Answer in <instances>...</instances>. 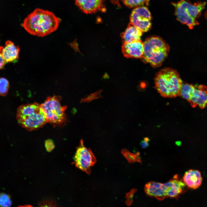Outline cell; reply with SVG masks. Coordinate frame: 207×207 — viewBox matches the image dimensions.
Returning <instances> with one entry per match:
<instances>
[{"instance_id": "6da1fadb", "label": "cell", "mask_w": 207, "mask_h": 207, "mask_svg": "<svg viewBox=\"0 0 207 207\" xmlns=\"http://www.w3.org/2000/svg\"><path fill=\"white\" fill-rule=\"evenodd\" d=\"M61 21L52 12L37 8L25 18L21 25L30 34L43 37L56 30Z\"/></svg>"}, {"instance_id": "7a4b0ae2", "label": "cell", "mask_w": 207, "mask_h": 207, "mask_svg": "<svg viewBox=\"0 0 207 207\" xmlns=\"http://www.w3.org/2000/svg\"><path fill=\"white\" fill-rule=\"evenodd\" d=\"M154 82L155 88L162 96L172 98L180 96L183 83L175 70L168 68L161 69L156 74Z\"/></svg>"}, {"instance_id": "3957f363", "label": "cell", "mask_w": 207, "mask_h": 207, "mask_svg": "<svg viewBox=\"0 0 207 207\" xmlns=\"http://www.w3.org/2000/svg\"><path fill=\"white\" fill-rule=\"evenodd\" d=\"M16 118L19 124L28 131L41 128L47 122L40 104L37 102L19 106Z\"/></svg>"}, {"instance_id": "277c9868", "label": "cell", "mask_w": 207, "mask_h": 207, "mask_svg": "<svg viewBox=\"0 0 207 207\" xmlns=\"http://www.w3.org/2000/svg\"><path fill=\"white\" fill-rule=\"evenodd\" d=\"M172 4L175 8L177 20L191 29L199 24L196 19L200 16L206 2L200 1L192 4L189 0H181Z\"/></svg>"}, {"instance_id": "5b68a950", "label": "cell", "mask_w": 207, "mask_h": 207, "mask_svg": "<svg viewBox=\"0 0 207 207\" xmlns=\"http://www.w3.org/2000/svg\"><path fill=\"white\" fill-rule=\"evenodd\" d=\"M143 61L154 67L161 66L167 56L169 46L161 38L152 37L147 38L143 43Z\"/></svg>"}, {"instance_id": "8992f818", "label": "cell", "mask_w": 207, "mask_h": 207, "mask_svg": "<svg viewBox=\"0 0 207 207\" xmlns=\"http://www.w3.org/2000/svg\"><path fill=\"white\" fill-rule=\"evenodd\" d=\"M61 99L59 96L49 97L40 104L47 122L54 126L62 125L67 121L65 112L67 106L61 105Z\"/></svg>"}, {"instance_id": "52a82bcc", "label": "cell", "mask_w": 207, "mask_h": 207, "mask_svg": "<svg viewBox=\"0 0 207 207\" xmlns=\"http://www.w3.org/2000/svg\"><path fill=\"white\" fill-rule=\"evenodd\" d=\"M181 189L179 180L175 178L165 183L154 181L149 182L145 185V193L148 195L158 199L166 197L174 198L178 196Z\"/></svg>"}, {"instance_id": "ba28073f", "label": "cell", "mask_w": 207, "mask_h": 207, "mask_svg": "<svg viewBox=\"0 0 207 207\" xmlns=\"http://www.w3.org/2000/svg\"><path fill=\"white\" fill-rule=\"evenodd\" d=\"M84 143L81 139L74 157V163L77 168L89 175L91 167L95 164L96 160L91 150L87 148Z\"/></svg>"}, {"instance_id": "9c48e42d", "label": "cell", "mask_w": 207, "mask_h": 207, "mask_svg": "<svg viewBox=\"0 0 207 207\" xmlns=\"http://www.w3.org/2000/svg\"><path fill=\"white\" fill-rule=\"evenodd\" d=\"M151 14L146 7H135L132 11L130 17V23L143 32L148 31L152 26Z\"/></svg>"}, {"instance_id": "30bf717a", "label": "cell", "mask_w": 207, "mask_h": 207, "mask_svg": "<svg viewBox=\"0 0 207 207\" xmlns=\"http://www.w3.org/2000/svg\"><path fill=\"white\" fill-rule=\"evenodd\" d=\"M193 108L197 106L203 109L207 106V86L203 85H194V89L189 101Z\"/></svg>"}, {"instance_id": "8fae6325", "label": "cell", "mask_w": 207, "mask_h": 207, "mask_svg": "<svg viewBox=\"0 0 207 207\" xmlns=\"http://www.w3.org/2000/svg\"><path fill=\"white\" fill-rule=\"evenodd\" d=\"M144 49L143 43L141 40L132 43H124L122 47L124 55L129 58H142Z\"/></svg>"}, {"instance_id": "7c38bea8", "label": "cell", "mask_w": 207, "mask_h": 207, "mask_svg": "<svg viewBox=\"0 0 207 207\" xmlns=\"http://www.w3.org/2000/svg\"><path fill=\"white\" fill-rule=\"evenodd\" d=\"M104 0H75L76 5L84 13L91 14L101 10Z\"/></svg>"}, {"instance_id": "4fadbf2b", "label": "cell", "mask_w": 207, "mask_h": 207, "mask_svg": "<svg viewBox=\"0 0 207 207\" xmlns=\"http://www.w3.org/2000/svg\"><path fill=\"white\" fill-rule=\"evenodd\" d=\"M183 179L186 186L193 189L199 188L202 184V181L200 172L197 170L192 169L186 171Z\"/></svg>"}, {"instance_id": "5bb4252c", "label": "cell", "mask_w": 207, "mask_h": 207, "mask_svg": "<svg viewBox=\"0 0 207 207\" xmlns=\"http://www.w3.org/2000/svg\"><path fill=\"white\" fill-rule=\"evenodd\" d=\"M20 51L18 46H16L10 41H7L2 51V55L6 63L18 60Z\"/></svg>"}, {"instance_id": "9a60e30c", "label": "cell", "mask_w": 207, "mask_h": 207, "mask_svg": "<svg viewBox=\"0 0 207 207\" xmlns=\"http://www.w3.org/2000/svg\"><path fill=\"white\" fill-rule=\"evenodd\" d=\"M142 33V31L130 23L125 31L121 34L123 43L140 40Z\"/></svg>"}, {"instance_id": "2e32d148", "label": "cell", "mask_w": 207, "mask_h": 207, "mask_svg": "<svg viewBox=\"0 0 207 207\" xmlns=\"http://www.w3.org/2000/svg\"><path fill=\"white\" fill-rule=\"evenodd\" d=\"M194 89V86L192 85L183 83L181 88L180 96H181L189 102Z\"/></svg>"}, {"instance_id": "e0dca14e", "label": "cell", "mask_w": 207, "mask_h": 207, "mask_svg": "<svg viewBox=\"0 0 207 207\" xmlns=\"http://www.w3.org/2000/svg\"><path fill=\"white\" fill-rule=\"evenodd\" d=\"M149 0H122L124 4L129 8L137 7L148 4Z\"/></svg>"}, {"instance_id": "ac0fdd59", "label": "cell", "mask_w": 207, "mask_h": 207, "mask_svg": "<svg viewBox=\"0 0 207 207\" xmlns=\"http://www.w3.org/2000/svg\"><path fill=\"white\" fill-rule=\"evenodd\" d=\"M9 83L5 78H0V95L5 96L7 94L9 88Z\"/></svg>"}, {"instance_id": "d6986e66", "label": "cell", "mask_w": 207, "mask_h": 207, "mask_svg": "<svg viewBox=\"0 0 207 207\" xmlns=\"http://www.w3.org/2000/svg\"><path fill=\"white\" fill-rule=\"evenodd\" d=\"M12 202L9 195L5 193H0V206L10 207Z\"/></svg>"}, {"instance_id": "ffe728a7", "label": "cell", "mask_w": 207, "mask_h": 207, "mask_svg": "<svg viewBox=\"0 0 207 207\" xmlns=\"http://www.w3.org/2000/svg\"><path fill=\"white\" fill-rule=\"evenodd\" d=\"M101 91L100 90L91 94L87 97L82 99L80 102H90L94 99L102 97V96L101 95Z\"/></svg>"}, {"instance_id": "44dd1931", "label": "cell", "mask_w": 207, "mask_h": 207, "mask_svg": "<svg viewBox=\"0 0 207 207\" xmlns=\"http://www.w3.org/2000/svg\"><path fill=\"white\" fill-rule=\"evenodd\" d=\"M39 206H56V202L51 199L43 200L39 203Z\"/></svg>"}, {"instance_id": "7402d4cb", "label": "cell", "mask_w": 207, "mask_h": 207, "mask_svg": "<svg viewBox=\"0 0 207 207\" xmlns=\"http://www.w3.org/2000/svg\"><path fill=\"white\" fill-rule=\"evenodd\" d=\"M45 146L47 151L48 152H51L55 147L53 141L50 139H48L45 141Z\"/></svg>"}, {"instance_id": "603a6c76", "label": "cell", "mask_w": 207, "mask_h": 207, "mask_svg": "<svg viewBox=\"0 0 207 207\" xmlns=\"http://www.w3.org/2000/svg\"><path fill=\"white\" fill-rule=\"evenodd\" d=\"M149 141L150 139L148 138H145L143 140L141 141L140 143L142 147L143 148H145L148 147L149 145Z\"/></svg>"}, {"instance_id": "cb8c5ba5", "label": "cell", "mask_w": 207, "mask_h": 207, "mask_svg": "<svg viewBox=\"0 0 207 207\" xmlns=\"http://www.w3.org/2000/svg\"><path fill=\"white\" fill-rule=\"evenodd\" d=\"M3 48L2 46L0 47V70L3 68L6 63L2 53Z\"/></svg>"}]
</instances>
